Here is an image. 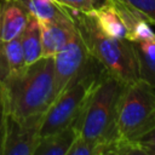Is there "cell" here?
<instances>
[{"instance_id":"obj_1","label":"cell","mask_w":155,"mask_h":155,"mask_svg":"<svg viewBox=\"0 0 155 155\" xmlns=\"http://www.w3.org/2000/svg\"><path fill=\"white\" fill-rule=\"evenodd\" d=\"M7 111L17 119L44 114L56 98L53 57H41L1 81Z\"/></svg>"},{"instance_id":"obj_2","label":"cell","mask_w":155,"mask_h":155,"mask_svg":"<svg viewBox=\"0 0 155 155\" xmlns=\"http://www.w3.org/2000/svg\"><path fill=\"white\" fill-rule=\"evenodd\" d=\"M125 86L126 82L104 69L74 124L81 138L101 147V155L103 147L117 138V109Z\"/></svg>"},{"instance_id":"obj_3","label":"cell","mask_w":155,"mask_h":155,"mask_svg":"<svg viewBox=\"0 0 155 155\" xmlns=\"http://www.w3.org/2000/svg\"><path fill=\"white\" fill-rule=\"evenodd\" d=\"M68 11L88 53L105 70L124 82L131 84L137 81L138 70L132 41L111 38L104 34L91 13L69 8Z\"/></svg>"},{"instance_id":"obj_4","label":"cell","mask_w":155,"mask_h":155,"mask_svg":"<svg viewBox=\"0 0 155 155\" xmlns=\"http://www.w3.org/2000/svg\"><path fill=\"white\" fill-rule=\"evenodd\" d=\"M104 68L97 63L69 82L44 113L40 137L58 132L74 125L85 108L87 98Z\"/></svg>"},{"instance_id":"obj_5","label":"cell","mask_w":155,"mask_h":155,"mask_svg":"<svg viewBox=\"0 0 155 155\" xmlns=\"http://www.w3.org/2000/svg\"><path fill=\"white\" fill-rule=\"evenodd\" d=\"M154 126L155 88L139 79L126 84L117 109V138L124 142L136 143Z\"/></svg>"},{"instance_id":"obj_6","label":"cell","mask_w":155,"mask_h":155,"mask_svg":"<svg viewBox=\"0 0 155 155\" xmlns=\"http://www.w3.org/2000/svg\"><path fill=\"white\" fill-rule=\"evenodd\" d=\"M97 63L98 62L88 53L80 34L76 30L73 39L53 56L56 94L63 91L75 78Z\"/></svg>"},{"instance_id":"obj_7","label":"cell","mask_w":155,"mask_h":155,"mask_svg":"<svg viewBox=\"0 0 155 155\" xmlns=\"http://www.w3.org/2000/svg\"><path fill=\"white\" fill-rule=\"evenodd\" d=\"M44 114L23 119L7 115L2 155H34L40 139Z\"/></svg>"},{"instance_id":"obj_8","label":"cell","mask_w":155,"mask_h":155,"mask_svg":"<svg viewBox=\"0 0 155 155\" xmlns=\"http://www.w3.org/2000/svg\"><path fill=\"white\" fill-rule=\"evenodd\" d=\"M41 30L42 57H53L75 35L76 29L70 17L57 21H39Z\"/></svg>"},{"instance_id":"obj_9","label":"cell","mask_w":155,"mask_h":155,"mask_svg":"<svg viewBox=\"0 0 155 155\" xmlns=\"http://www.w3.org/2000/svg\"><path fill=\"white\" fill-rule=\"evenodd\" d=\"M29 12L19 0L0 2V45L17 38L28 22Z\"/></svg>"},{"instance_id":"obj_10","label":"cell","mask_w":155,"mask_h":155,"mask_svg":"<svg viewBox=\"0 0 155 155\" xmlns=\"http://www.w3.org/2000/svg\"><path fill=\"white\" fill-rule=\"evenodd\" d=\"M127 31L126 39L132 42L155 41V33L149 25V22L134 8L122 0H113Z\"/></svg>"},{"instance_id":"obj_11","label":"cell","mask_w":155,"mask_h":155,"mask_svg":"<svg viewBox=\"0 0 155 155\" xmlns=\"http://www.w3.org/2000/svg\"><path fill=\"white\" fill-rule=\"evenodd\" d=\"M79 132L70 125L58 132L40 137L34 155H67Z\"/></svg>"},{"instance_id":"obj_12","label":"cell","mask_w":155,"mask_h":155,"mask_svg":"<svg viewBox=\"0 0 155 155\" xmlns=\"http://www.w3.org/2000/svg\"><path fill=\"white\" fill-rule=\"evenodd\" d=\"M90 13L93 16L97 25L104 34L116 39H126V28L113 0H107L101 7Z\"/></svg>"},{"instance_id":"obj_13","label":"cell","mask_w":155,"mask_h":155,"mask_svg":"<svg viewBox=\"0 0 155 155\" xmlns=\"http://www.w3.org/2000/svg\"><path fill=\"white\" fill-rule=\"evenodd\" d=\"M138 79L155 88V41L132 42Z\"/></svg>"},{"instance_id":"obj_14","label":"cell","mask_w":155,"mask_h":155,"mask_svg":"<svg viewBox=\"0 0 155 155\" xmlns=\"http://www.w3.org/2000/svg\"><path fill=\"white\" fill-rule=\"evenodd\" d=\"M19 36H21V44L23 48L25 64H30L42 57L41 30L36 17L29 13L28 22Z\"/></svg>"},{"instance_id":"obj_15","label":"cell","mask_w":155,"mask_h":155,"mask_svg":"<svg viewBox=\"0 0 155 155\" xmlns=\"http://www.w3.org/2000/svg\"><path fill=\"white\" fill-rule=\"evenodd\" d=\"M38 21H57L69 17V11L56 0H19Z\"/></svg>"},{"instance_id":"obj_16","label":"cell","mask_w":155,"mask_h":155,"mask_svg":"<svg viewBox=\"0 0 155 155\" xmlns=\"http://www.w3.org/2000/svg\"><path fill=\"white\" fill-rule=\"evenodd\" d=\"M4 51L5 56L10 67V73H13L16 70H19L25 65L24 62V54H23V48L21 44V36H17L8 42L4 44Z\"/></svg>"},{"instance_id":"obj_17","label":"cell","mask_w":155,"mask_h":155,"mask_svg":"<svg viewBox=\"0 0 155 155\" xmlns=\"http://www.w3.org/2000/svg\"><path fill=\"white\" fill-rule=\"evenodd\" d=\"M56 1L69 10L90 13L96 8L101 7L107 0H56Z\"/></svg>"},{"instance_id":"obj_18","label":"cell","mask_w":155,"mask_h":155,"mask_svg":"<svg viewBox=\"0 0 155 155\" xmlns=\"http://www.w3.org/2000/svg\"><path fill=\"white\" fill-rule=\"evenodd\" d=\"M67 155H101V147L81 138L78 134Z\"/></svg>"},{"instance_id":"obj_19","label":"cell","mask_w":155,"mask_h":155,"mask_svg":"<svg viewBox=\"0 0 155 155\" xmlns=\"http://www.w3.org/2000/svg\"><path fill=\"white\" fill-rule=\"evenodd\" d=\"M132 8L138 11L149 24L155 25V0H122Z\"/></svg>"},{"instance_id":"obj_20","label":"cell","mask_w":155,"mask_h":155,"mask_svg":"<svg viewBox=\"0 0 155 155\" xmlns=\"http://www.w3.org/2000/svg\"><path fill=\"white\" fill-rule=\"evenodd\" d=\"M136 143L142 154L155 155V126L150 131L144 133Z\"/></svg>"},{"instance_id":"obj_21","label":"cell","mask_w":155,"mask_h":155,"mask_svg":"<svg viewBox=\"0 0 155 155\" xmlns=\"http://www.w3.org/2000/svg\"><path fill=\"white\" fill-rule=\"evenodd\" d=\"M7 115H8V111H7L5 92H4L2 82L0 81V155H2V149H4V138H5V128H6Z\"/></svg>"},{"instance_id":"obj_22","label":"cell","mask_w":155,"mask_h":155,"mask_svg":"<svg viewBox=\"0 0 155 155\" xmlns=\"http://www.w3.org/2000/svg\"><path fill=\"white\" fill-rule=\"evenodd\" d=\"M10 74V67L5 56L4 51V44L0 45V81H4Z\"/></svg>"}]
</instances>
